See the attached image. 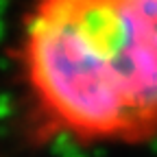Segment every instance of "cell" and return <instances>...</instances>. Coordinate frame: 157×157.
I'll list each match as a JSON object with an SVG mask.
<instances>
[{"mask_svg":"<svg viewBox=\"0 0 157 157\" xmlns=\"http://www.w3.org/2000/svg\"><path fill=\"white\" fill-rule=\"evenodd\" d=\"M11 55L33 146L157 144V0H31Z\"/></svg>","mask_w":157,"mask_h":157,"instance_id":"6da1fadb","label":"cell"}]
</instances>
